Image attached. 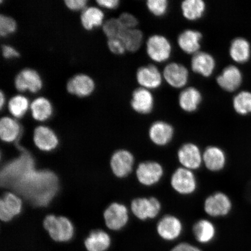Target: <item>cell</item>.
I'll return each instance as SVG.
<instances>
[{
    "label": "cell",
    "instance_id": "5",
    "mask_svg": "<svg viewBox=\"0 0 251 251\" xmlns=\"http://www.w3.org/2000/svg\"><path fill=\"white\" fill-rule=\"evenodd\" d=\"M203 206L207 215L213 218H220L230 214L233 205L226 194L216 192L206 198Z\"/></svg>",
    "mask_w": 251,
    "mask_h": 251
},
{
    "label": "cell",
    "instance_id": "1",
    "mask_svg": "<svg viewBox=\"0 0 251 251\" xmlns=\"http://www.w3.org/2000/svg\"><path fill=\"white\" fill-rule=\"evenodd\" d=\"M33 168L30 157L23 156L4 169V176L14 180L15 187L27 199L37 205H46L54 196L57 180L51 172L35 171Z\"/></svg>",
    "mask_w": 251,
    "mask_h": 251
},
{
    "label": "cell",
    "instance_id": "43",
    "mask_svg": "<svg viewBox=\"0 0 251 251\" xmlns=\"http://www.w3.org/2000/svg\"><path fill=\"white\" fill-rule=\"evenodd\" d=\"M97 4L108 9H115L119 4V0H97Z\"/></svg>",
    "mask_w": 251,
    "mask_h": 251
},
{
    "label": "cell",
    "instance_id": "11",
    "mask_svg": "<svg viewBox=\"0 0 251 251\" xmlns=\"http://www.w3.org/2000/svg\"><path fill=\"white\" fill-rule=\"evenodd\" d=\"M134 157L127 150H120L113 154L110 165L113 174L119 178L127 176L132 172Z\"/></svg>",
    "mask_w": 251,
    "mask_h": 251
},
{
    "label": "cell",
    "instance_id": "39",
    "mask_svg": "<svg viewBox=\"0 0 251 251\" xmlns=\"http://www.w3.org/2000/svg\"><path fill=\"white\" fill-rule=\"evenodd\" d=\"M108 46L111 51L117 55L123 54L126 50L121 38L108 39Z\"/></svg>",
    "mask_w": 251,
    "mask_h": 251
},
{
    "label": "cell",
    "instance_id": "3",
    "mask_svg": "<svg viewBox=\"0 0 251 251\" xmlns=\"http://www.w3.org/2000/svg\"><path fill=\"white\" fill-rule=\"evenodd\" d=\"M162 209L161 202L154 197L137 198L131 203L133 214L140 221L155 219Z\"/></svg>",
    "mask_w": 251,
    "mask_h": 251
},
{
    "label": "cell",
    "instance_id": "21",
    "mask_svg": "<svg viewBox=\"0 0 251 251\" xmlns=\"http://www.w3.org/2000/svg\"><path fill=\"white\" fill-rule=\"evenodd\" d=\"M216 81L222 89L227 92H233L240 86L242 74L235 66L230 65L224 69Z\"/></svg>",
    "mask_w": 251,
    "mask_h": 251
},
{
    "label": "cell",
    "instance_id": "24",
    "mask_svg": "<svg viewBox=\"0 0 251 251\" xmlns=\"http://www.w3.org/2000/svg\"><path fill=\"white\" fill-rule=\"evenodd\" d=\"M202 95L199 90L194 87H188L181 92L178 102L182 109L187 112L197 111L202 101Z\"/></svg>",
    "mask_w": 251,
    "mask_h": 251
},
{
    "label": "cell",
    "instance_id": "31",
    "mask_svg": "<svg viewBox=\"0 0 251 251\" xmlns=\"http://www.w3.org/2000/svg\"><path fill=\"white\" fill-rule=\"evenodd\" d=\"M103 16V12L97 7L85 8L81 15V24L86 29L92 30L102 24Z\"/></svg>",
    "mask_w": 251,
    "mask_h": 251
},
{
    "label": "cell",
    "instance_id": "40",
    "mask_svg": "<svg viewBox=\"0 0 251 251\" xmlns=\"http://www.w3.org/2000/svg\"><path fill=\"white\" fill-rule=\"evenodd\" d=\"M66 5L72 10L77 11L86 8L87 0H66Z\"/></svg>",
    "mask_w": 251,
    "mask_h": 251
},
{
    "label": "cell",
    "instance_id": "2",
    "mask_svg": "<svg viewBox=\"0 0 251 251\" xmlns=\"http://www.w3.org/2000/svg\"><path fill=\"white\" fill-rule=\"evenodd\" d=\"M43 225L50 237L56 242H67L74 237V225L67 218L48 215L44 221Z\"/></svg>",
    "mask_w": 251,
    "mask_h": 251
},
{
    "label": "cell",
    "instance_id": "27",
    "mask_svg": "<svg viewBox=\"0 0 251 251\" xmlns=\"http://www.w3.org/2000/svg\"><path fill=\"white\" fill-rule=\"evenodd\" d=\"M20 131V126L14 119L5 117L0 120V137L4 142L14 141L19 136Z\"/></svg>",
    "mask_w": 251,
    "mask_h": 251
},
{
    "label": "cell",
    "instance_id": "6",
    "mask_svg": "<svg viewBox=\"0 0 251 251\" xmlns=\"http://www.w3.org/2000/svg\"><path fill=\"white\" fill-rule=\"evenodd\" d=\"M136 173L137 179L141 185L151 187L161 181L164 170L159 162L149 161L140 163L137 166Z\"/></svg>",
    "mask_w": 251,
    "mask_h": 251
},
{
    "label": "cell",
    "instance_id": "22",
    "mask_svg": "<svg viewBox=\"0 0 251 251\" xmlns=\"http://www.w3.org/2000/svg\"><path fill=\"white\" fill-rule=\"evenodd\" d=\"M215 66L214 58L206 52L196 53L191 60V68L193 71L203 77L211 76L215 70Z\"/></svg>",
    "mask_w": 251,
    "mask_h": 251
},
{
    "label": "cell",
    "instance_id": "30",
    "mask_svg": "<svg viewBox=\"0 0 251 251\" xmlns=\"http://www.w3.org/2000/svg\"><path fill=\"white\" fill-rule=\"evenodd\" d=\"M230 54L235 61L240 63L247 61L251 54L249 42L243 37L235 39L231 44Z\"/></svg>",
    "mask_w": 251,
    "mask_h": 251
},
{
    "label": "cell",
    "instance_id": "12",
    "mask_svg": "<svg viewBox=\"0 0 251 251\" xmlns=\"http://www.w3.org/2000/svg\"><path fill=\"white\" fill-rule=\"evenodd\" d=\"M42 85L40 75L31 69H24L15 78V86L20 92L29 90L31 93H36L42 89Z\"/></svg>",
    "mask_w": 251,
    "mask_h": 251
},
{
    "label": "cell",
    "instance_id": "42",
    "mask_svg": "<svg viewBox=\"0 0 251 251\" xmlns=\"http://www.w3.org/2000/svg\"><path fill=\"white\" fill-rule=\"evenodd\" d=\"M170 251H202L192 244L188 243H182L177 245Z\"/></svg>",
    "mask_w": 251,
    "mask_h": 251
},
{
    "label": "cell",
    "instance_id": "20",
    "mask_svg": "<svg viewBox=\"0 0 251 251\" xmlns=\"http://www.w3.org/2000/svg\"><path fill=\"white\" fill-rule=\"evenodd\" d=\"M34 143L40 150L50 151L57 147L58 139L56 134L48 127L40 126L34 131Z\"/></svg>",
    "mask_w": 251,
    "mask_h": 251
},
{
    "label": "cell",
    "instance_id": "32",
    "mask_svg": "<svg viewBox=\"0 0 251 251\" xmlns=\"http://www.w3.org/2000/svg\"><path fill=\"white\" fill-rule=\"evenodd\" d=\"M126 50L130 52H136L140 48L143 43L142 31L137 29H126L121 37Z\"/></svg>",
    "mask_w": 251,
    "mask_h": 251
},
{
    "label": "cell",
    "instance_id": "44",
    "mask_svg": "<svg viewBox=\"0 0 251 251\" xmlns=\"http://www.w3.org/2000/svg\"><path fill=\"white\" fill-rule=\"evenodd\" d=\"M5 101L4 96L2 92H0V108L2 109Z\"/></svg>",
    "mask_w": 251,
    "mask_h": 251
},
{
    "label": "cell",
    "instance_id": "23",
    "mask_svg": "<svg viewBox=\"0 0 251 251\" xmlns=\"http://www.w3.org/2000/svg\"><path fill=\"white\" fill-rule=\"evenodd\" d=\"M202 39V36L200 31L188 29L180 34L177 42L184 52L188 54H195L199 52Z\"/></svg>",
    "mask_w": 251,
    "mask_h": 251
},
{
    "label": "cell",
    "instance_id": "33",
    "mask_svg": "<svg viewBox=\"0 0 251 251\" xmlns=\"http://www.w3.org/2000/svg\"><path fill=\"white\" fill-rule=\"evenodd\" d=\"M29 105V101L26 97L22 95H17L12 97L9 100L8 108L13 117L20 118L26 114Z\"/></svg>",
    "mask_w": 251,
    "mask_h": 251
},
{
    "label": "cell",
    "instance_id": "28",
    "mask_svg": "<svg viewBox=\"0 0 251 251\" xmlns=\"http://www.w3.org/2000/svg\"><path fill=\"white\" fill-rule=\"evenodd\" d=\"M30 108L31 115L36 121H46L52 114L51 103L45 97L34 99L31 102Z\"/></svg>",
    "mask_w": 251,
    "mask_h": 251
},
{
    "label": "cell",
    "instance_id": "9",
    "mask_svg": "<svg viewBox=\"0 0 251 251\" xmlns=\"http://www.w3.org/2000/svg\"><path fill=\"white\" fill-rule=\"evenodd\" d=\"M103 218L106 227L110 230H120L127 225L128 221L127 207L123 204L113 203L103 213Z\"/></svg>",
    "mask_w": 251,
    "mask_h": 251
},
{
    "label": "cell",
    "instance_id": "41",
    "mask_svg": "<svg viewBox=\"0 0 251 251\" xmlns=\"http://www.w3.org/2000/svg\"><path fill=\"white\" fill-rule=\"evenodd\" d=\"M2 54L4 58L9 59L18 57L20 56L19 52L14 47L9 45H2L1 46Z\"/></svg>",
    "mask_w": 251,
    "mask_h": 251
},
{
    "label": "cell",
    "instance_id": "15",
    "mask_svg": "<svg viewBox=\"0 0 251 251\" xmlns=\"http://www.w3.org/2000/svg\"><path fill=\"white\" fill-rule=\"evenodd\" d=\"M149 137L155 145L164 147L171 142L174 136V129L172 125L164 121H156L151 126Z\"/></svg>",
    "mask_w": 251,
    "mask_h": 251
},
{
    "label": "cell",
    "instance_id": "4",
    "mask_svg": "<svg viewBox=\"0 0 251 251\" xmlns=\"http://www.w3.org/2000/svg\"><path fill=\"white\" fill-rule=\"evenodd\" d=\"M171 186L176 192L183 196H189L196 192L198 187L197 178L193 171L180 167L172 174Z\"/></svg>",
    "mask_w": 251,
    "mask_h": 251
},
{
    "label": "cell",
    "instance_id": "26",
    "mask_svg": "<svg viewBox=\"0 0 251 251\" xmlns=\"http://www.w3.org/2000/svg\"><path fill=\"white\" fill-rule=\"evenodd\" d=\"M193 234L197 241L203 244L211 243L216 236L215 225L209 220L201 219L194 224Z\"/></svg>",
    "mask_w": 251,
    "mask_h": 251
},
{
    "label": "cell",
    "instance_id": "13",
    "mask_svg": "<svg viewBox=\"0 0 251 251\" xmlns=\"http://www.w3.org/2000/svg\"><path fill=\"white\" fill-rule=\"evenodd\" d=\"M22 209L23 202L19 196L12 193H5L0 200V219L4 222L11 221L20 214Z\"/></svg>",
    "mask_w": 251,
    "mask_h": 251
},
{
    "label": "cell",
    "instance_id": "8",
    "mask_svg": "<svg viewBox=\"0 0 251 251\" xmlns=\"http://www.w3.org/2000/svg\"><path fill=\"white\" fill-rule=\"evenodd\" d=\"M147 52L153 61L163 62L170 58L172 46L169 40L164 36H151L147 42Z\"/></svg>",
    "mask_w": 251,
    "mask_h": 251
},
{
    "label": "cell",
    "instance_id": "16",
    "mask_svg": "<svg viewBox=\"0 0 251 251\" xmlns=\"http://www.w3.org/2000/svg\"><path fill=\"white\" fill-rule=\"evenodd\" d=\"M95 88L92 78L85 74H77L68 80L67 84L68 92L79 97L89 96Z\"/></svg>",
    "mask_w": 251,
    "mask_h": 251
},
{
    "label": "cell",
    "instance_id": "17",
    "mask_svg": "<svg viewBox=\"0 0 251 251\" xmlns=\"http://www.w3.org/2000/svg\"><path fill=\"white\" fill-rule=\"evenodd\" d=\"M136 77L138 83L144 89H155L162 84V75L154 65L140 68L137 72Z\"/></svg>",
    "mask_w": 251,
    "mask_h": 251
},
{
    "label": "cell",
    "instance_id": "25",
    "mask_svg": "<svg viewBox=\"0 0 251 251\" xmlns=\"http://www.w3.org/2000/svg\"><path fill=\"white\" fill-rule=\"evenodd\" d=\"M111 244L109 234L100 230L92 231L84 241V246L87 251H106Z\"/></svg>",
    "mask_w": 251,
    "mask_h": 251
},
{
    "label": "cell",
    "instance_id": "29",
    "mask_svg": "<svg viewBox=\"0 0 251 251\" xmlns=\"http://www.w3.org/2000/svg\"><path fill=\"white\" fill-rule=\"evenodd\" d=\"M206 4L202 0H186L181 3L182 13L187 20H199L205 12Z\"/></svg>",
    "mask_w": 251,
    "mask_h": 251
},
{
    "label": "cell",
    "instance_id": "19",
    "mask_svg": "<svg viewBox=\"0 0 251 251\" xmlns=\"http://www.w3.org/2000/svg\"><path fill=\"white\" fill-rule=\"evenodd\" d=\"M154 105V99L148 89L139 88L134 90L131 106L134 111L139 114L146 115L151 112Z\"/></svg>",
    "mask_w": 251,
    "mask_h": 251
},
{
    "label": "cell",
    "instance_id": "38",
    "mask_svg": "<svg viewBox=\"0 0 251 251\" xmlns=\"http://www.w3.org/2000/svg\"><path fill=\"white\" fill-rule=\"evenodd\" d=\"M118 19L126 29H135L138 25L137 19L127 12L121 14Z\"/></svg>",
    "mask_w": 251,
    "mask_h": 251
},
{
    "label": "cell",
    "instance_id": "34",
    "mask_svg": "<svg viewBox=\"0 0 251 251\" xmlns=\"http://www.w3.org/2000/svg\"><path fill=\"white\" fill-rule=\"evenodd\" d=\"M233 106L238 114L245 115L251 112V92L243 91L234 97Z\"/></svg>",
    "mask_w": 251,
    "mask_h": 251
},
{
    "label": "cell",
    "instance_id": "36",
    "mask_svg": "<svg viewBox=\"0 0 251 251\" xmlns=\"http://www.w3.org/2000/svg\"><path fill=\"white\" fill-rule=\"evenodd\" d=\"M147 6L151 13L156 17H161L167 12L168 1L166 0H149Z\"/></svg>",
    "mask_w": 251,
    "mask_h": 251
},
{
    "label": "cell",
    "instance_id": "35",
    "mask_svg": "<svg viewBox=\"0 0 251 251\" xmlns=\"http://www.w3.org/2000/svg\"><path fill=\"white\" fill-rule=\"evenodd\" d=\"M102 29L108 39L121 38L126 29L117 18H111L103 24Z\"/></svg>",
    "mask_w": 251,
    "mask_h": 251
},
{
    "label": "cell",
    "instance_id": "37",
    "mask_svg": "<svg viewBox=\"0 0 251 251\" xmlns=\"http://www.w3.org/2000/svg\"><path fill=\"white\" fill-rule=\"evenodd\" d=\"M17 29V24L13 18L1 14L0 15V35L5 37L14 33Z\"/></svg>",
    "mask_w": 251,
    "mask_h": 251
},
{
    "label": "cell",
    "instance_id": "10",
    "mask_svg": "<svg viewBox=\"0 0 251 251\" xmlns=\"http://www.w3.org/2000/svg\"><path fill=\"white\" fill-rule=\"evenodd\" d=\"M183 226L177 216L168 215L159 220L156 226V231L162 239L172 241L177 240L183 232Z\"/></svg>",
    "mask_w": 251,
    "mask_h": 251
},
{
    "label": "cell",
    "instance_id": "14",
    "mask_svg": "<svg viewBox=\"0 0 251 251\" xmlns=\"http://www.w3.org/2000/svg\"><path fill=\"white\" fill-rule=\"evenodd\" d=\"M203 163L208 170L221 171L227 164V156L224 150L217 146H209L202 153Z\"/></svg>",
    "mask_w": 251,
    "mask_h": 251
},
{
    "label": "cell",
    "instance_id": "7",
    "mask_svg": "<svg viewBox=\"0 0 251 251\" xmlns=\"http://www.w3.org/2000/svg\"><path fill=\"white\" fill-rule=\"evenodd\" d=\"M177 158L182 167L192 171L200 169L203 163L201 151L196 144L192 143L181 146L177 151Z\"/></svg>",
    "mask_w": 251,
    "mask_h": 251
},
{
    "label": "cell",
    "instance_id": "18",
    "mask_svg": "<svg viewBox=\"0 0 251 251\" xmlns=\"http://www.w3.org/2000/svg\"><path fill=\"white\" fill-rule=\"evenodd\" d=\"M164 77L169 85L179 89L187 84L188 72L187 69L183 65L171 63L164 69Z\"/></svg>",
    "mask_w": 251,
    "mask_h": 251
}]
</instances>
